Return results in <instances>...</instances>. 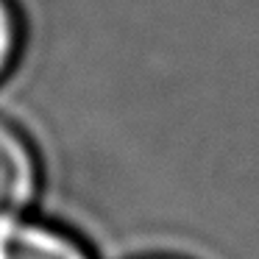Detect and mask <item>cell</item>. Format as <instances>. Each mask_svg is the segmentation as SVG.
<instances>
[{"instance_id": "1", "label": "cell", "mask_w": 259, "mask_h": 259, "mask_svg": "<svg viewBox=\"0 0 259 259\" xmlns=\"http://www.w3.org/2000/svg\"><path fill=\"white\" fill-rule=\"evenodd\" d=\"M42 192V156L14 120L0 114V218L34 209Z\"/></svg>"}, {"instance_id": "2", "label": "cell", "mask_w": 259, "mask_h": 259, "mask_svg": "<svg viewBox=\"0 0 259 259\" xmlns=\"http://www.w3.org/2000/svg\"><path fill=\"white\" fill-rule=\"evenodd\" d=\"M0 259H95L70 229L36 214L0 218Z\"/></svg>"}, {"instance_id": "3", "label": "cell", "mask_w": 259, "mask_h": 259, "mask_svg": "<svg viewBox=\"0 0 259 259\" xmlns=\"http://www.w3.org/2000/svg\"><path fill=\"white\" fill-rule=\"evenodd\" d=\"M25 45V17L17 0H0V81L20 62Z\"/></svg>"}, {"instance_id": "4", "label": "cell", "mask_w": 259, "mask_h": 259, "mask_svg": "<svg viewBox=\"0 0 259 259\" xmlns=\"http://www.w3.org/2000/svg\"><path fill=\"white\" fill-rule=\"evenodd\" d=\"M145 259H179V256H145Z\"/></svg>"}]
</instances>
